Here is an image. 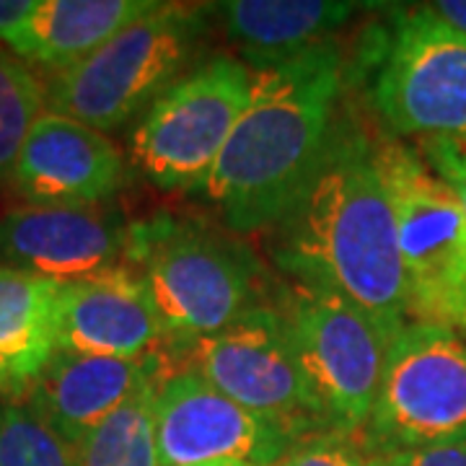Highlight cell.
I'll return each instance as SVG.
<instances>
[{
  "instance_id": "1",
  "label": "cell",
  "mask_w": 466,
  "mask_h": 466,
  "mask_svg": "<svg viewBox=\"0 0 466 466\" xmlns=\"http://www.w3.org/2000/svg\"><path fill=\"white\" fill-rule=\"evenodd\" d=\"M283 278L348 299L394 339L407 319L397 223L376 164V137L350 115L285 216L269 228Z\"/></svg>"
},
{
  "instance_id": "2",
  "label": "cell",
  "mask_w": 466,
  "mask_h": 466,
  "mask_svg": "<svg viewBox=\"0 0 466 466\" xmlns=\"http://www.w3.org/2000/svg\"><path fill=\"white\" fill-rule=\"evenodd\" d=\"M345 88L339 39L254 73L249 104L198 192L228 231H269L285 216L329 148Z\"/></svg>"
},
{
  "instance_id": "3",
  "label": "cell",
  "mask_w": 466,
  "mask_h": 466,
  "mask_svg": "<svg viewBox=\"0 0 466 466\" xmlns=\"http://www.w3.org/2000/svg\"><path fill=\"white\" fill-rule=\"evenodd\" d=\"M125 265L143 278L168 345L220 332L269 306L278 283L241 238L192 218L130 223Z\"/></svg>"
},
{
  "instance_id": "4",
  "label": "cell",
  "mask_w": 466,
  "mask_h": 466,
  "mask_svg": "<svg viewBox=\"0 0 466 466\" xmlns=\"http://www.w3.org/2000/svg\"><path fill=\"white\" fill-rule=\"evenodd\" d=\"M213 5L161 3L78 66L45 81L47 112L112 133L148 112L168 86L200 66Z\"/></svg>"
},
{
  "instance_id": "5",
  "label": "cell",
  "mask_w": 466,
  "mask_h": 466,
  "mask_svg": "<svg viewBox=\"0 0 466 466\" xmlns=\"http://www.w3.org/2000/svg\"><path fill=\"white\" fill-rule=\"evenodd\" d=\"M376 164L397 223L410 324L466 332V213L415 146L376 137Z\"/></svg>"
},
{
  "instance_id": "6",
  "label": "cell",
  "mask_w": 466,
  "mask_h": 466,
  "mask_svg": "<svg viewBox=\"0 0 466 466\" xmlns=\"http://www.w3.org/2000/svg\"><path fill=\"white\" fill-rule=\"evenodd\" d=\"M272 306L288 327L327 428L360 438L379 397L391 337L348 299L290 278L275 283Z\"/></svg>"
},
{
  "instance_id": "7",
  "label": "cell",
  "mask_w": 466,
  "mask_h": 466,
  "mask_svg": "<svg viewBox=\"0 0 466 466\" xmlns=\"http://www.w3.org/2000/svg\"><path fill=\"white\" fill-rule=\"evenodd\" d=\"M254 88V70L216 55L153 101L130 133V161L158 189L198 195Z\"/></svg>"
},
{
  "instance_id": "8",
  "label": "cell",
  "mask_w": 466,
  "mask_h": 466,
  "mask_svg": "<svg viewBox=\"0 0 466 466\" xmlns=\"http://www.w3.org/2000/svg\"><path fill=\"white\" fill-rule=\"evenodd\" d=\"M360 441L383 459L466 443L461 334L428 324H407L394 334Z\"/></svg>"
},
{
  "instance_id": "9",
  "label": "cell",
  "mask_w": 466,
  "mask_h": 466,
  "mask_svg": "<svg viewBox=\"0 0 466 466\" xmlns=\"http://www.w3.org/2000/svg\"><path fill=\"white\" fill-rule=\"evenodd\" d=\"M177 368L195 370L228 400L290 433L296 441L332 433L303 379L283 317L269 303L226 329L168 345Z\"/></svg>"
},
{
  "instance_id": "10",
  "label": "cell",
  "mask_w": 466,
  "mask_h": 466,
  "mask_svg": "<svg viewBox=\"0 0 466 466\" xmlns=\"http://www.w3.org/2000/svg\"><path fill=\"white\" fill-rule=\"evenodd\" d=\"M370 101L397 140L466 143V34L431 5L401 14L376 67Z\"/></svg>"
},
{
  "instance_id": "11",
  "label": "cell",
  "mask_w": 466,
  "mask_h": 466,
  "mask_svg": "<svg viewBox=\"0 0 466 466\" xmlns=\"http://www.w3.org/2000/svg\"><path fill=\"white\" fill-rule=\"evenodd\" d=\"M156 441L161 466H278L299 443L195 370L171 366L156 389Z\"/></svg>"
},
{
  "instance_id": "12",
  "label": "cell",
  "mask_w": 466,
  "mask_h": 466,
  "mask_svg": "<svg viewBox=\"0 0 466 466\" xmlns=\"http://www.w3.org/2000/svg\"><path fill=\"white\" fill-rule=\"evenodd\" d=\"M130 223L115 205H21L0 216V265L57 285L125 265Z\"/></svg>"
},
{
  "instance_id": "13",
  "label": "cell",
  "mask_w": 466,
  "mask_h": 466,
  "mask_svg": "<svg viewBox=\"0 0 466 466\" xmlns=\"http://www.w3.org/2000/svg\"><path fill=\"white\" fill-rule=\"evenodd\" d=\"M125 179L127 161L109 135L45 112L18 153L11 184L26 205L94 208L112 202Z\"/></svg>"
},
{
  "instance_id": "14",
  "label": "cell",
  "mask_w": 466,
  "mask_h": 466,
  "mask_svg": "<svg viewBox=\"0 0 466 466\" xmlns=\"http://www.w3.org/2000/svg\"><path fill=\"white\" fill-rule=\"evenodd\" d=\"M168 345V334L143 278L130 265L63 285L57 350L146 358Z\"/></svg>"
},
{
  "instance_id": "15",
  "label": "cell",
  "mask_w": 466,
  "mask_h": 466,
  "mask_svg": "<svg viewBox=\"0 0 466 466\" xmlns=\"http://www.w3.org/2000/svg\"><path fill=\"white\" fill-rule=\"evenodd\" d=\"M167 368L164 352L146 358H104L57 350L18 400L26 401L47 425L78 446L91 428L146 383L161 379Z\"/></svg>"
},
{
  "instance_id": "16",
  "label": "cell",
  "mask_w": 466,
  "mask_h": 466,
  "mask_svg": "<svg viewBox=\"0 0 466 466\" xmlns=\"http://www.w3.org/2000/svg\"><path fill=\"white\" fill-rule=\"evenodd\" d=\"M358 3L337 0H228L213 3L238 60L259 73L285 66L337 39Z\"/></svg>"
},
{
  "instance_id": "17",
  "label": "cell",
  "mask_w": 466,
  "mask_h": 466,
  "mask_svg": "<svg viewBox=\"0 0 466 466\" xmlns=\"http://www.w3.org/2000/svg\"><path fill=\"white\" fill-rule=\"evenodd\" d=\"M63 285L0 265V400L26 394L57 352Z\"/></svg>"
},
{
  "instance_id": "18",
  "label": "cell",
  "mask_w": 466,
  "mask_h": 466,
  "mask_svg": "<svg viewBox=\"0 0 466 466\" xmlns=\"http://www.w3.org/2000/svg\"><path fill=\"white\" fill-rule=\"evenodd\" d=\"M158 5L161 0H39L32 26L14 55L60 73L91 57Z\"/></svg>"
},
{
  "instance_id": "19",
  "label": "cell",
  "mask_w": 466,
  "mask_h": 466,
  "mask_svg": "<svg viewBox=\"0 0 466 466\" xmlns=\"http://www.w3.org/2000/svg\"><path fill=\"white\" fill-rule=\"evenodd\" d=\"M146 383L76 446L81 466H161L156 441V389Z\"/></svg>"
},
{
  "instance_id": "20",
  "label": "cell",
  "mask_w": 466,
  "mask_h": 466,
  "mask_svg": "<svg viewBox=\"0 0 466 466\" xmlns=\"http://www.w3.org/2000/svg\"><path fill=\"white\" fill-rule=\"evenodd\" d=\"M45 112V81L36 78L29 63L0 45V184L11 182L18 153Z\"/></svg>"
},
{
  "instance_id": "21",
  "label": "cell",
  "mask_w": 466,
  "mask_h": 466,
  "mask_svg": "<svg viewBox=\"0 0 466 466\" xmlns=\"http://www.w3.org/2000/svg\"><path fill=\"white\" fill-rule=\"evenodd\" d=\"M0 466H81L76 446L26 401H0Z\"/></svg>"
},
{
  "instance_id": "22",
  "label": "cell",
  "mask_w": 466,
  "mask_h": 466,
  "mask_svg": "<svg viewBox=\"0 0 466 466\" xmlns=\"http://www.w3.org/2000/svg\"><path fill=\"white\" fill-rule=\"evenodd\" d=\"M278 466H386V461L355 435L317 433L293 443Z\"/></svg>"
},
{
  "instance_id": "23",
  "label": "cell",
  "mask_w": 466,
  "mask_h": 466,
  "mask_svg": "<svg viewBox=\"0 0 466 466\" xmlns=\"http://www.w3.org/2000/svg\"><path fill=\"white\" fill-rule=\"evenodd\" d=\"M417 153L431 167L435 177L453 189L466 213V143H449V140H425L417 143Z\"/></svg>"
},
{
  "instance_id": "24",
  "label": "cell",
  "mask_w": 466,
  "mask_h": 466,
  "mask_svg": "<svg viewBox=\"0 0 466 466\" xmlns=\"http://www.w3.org/2000/svg\"><path fill=\"white\" fill-rule=\"evenodd\" d=\"M39 0H0V45L16 52L32 26Z\"/></svg>"
},
{
  "instance_id": "25",
  "label": "cell",
  "mask_w": 466,
  "mask_h": 466,
  "mask_svg": "<svg viewBox=\"0 0 466 466\" xmlns=\"http://www.w3.org/2000/svg\"><path fill=\"white\" fill-rule=\"evenodd\" d=\"M386 466H466V443L386 456Z\"/></svg>"
},
{
  "instance_id": "26",
  "label": "cell",
  "mask_w": 466,
  "mask_h": 466,
  "mask_svg": "<svg viewBox=\"0 0 466 466\" xmlns=\"http://www.w3.org/2000/svg\"><path fill=\"white\" fill-rule=\"evenodd\" d=\"M431 8L443 21H449L453 29L466 34V0H438V3H431Z\"/></svg>"
},
{
  "instance_id": "27",
  "label": "cell",
  "mask_w": 466,
  "mask_h": 466,
  "mask_svg": "<svg viewBox=\"0 0 466 466\" xmlns=\"http://www.w3.org/2000/svg\"><path fill=\"white\" fill-rule=\"evenodd\" d=\"M195 466H249V464H195Z\"/></svg>"
}]
</instances>
